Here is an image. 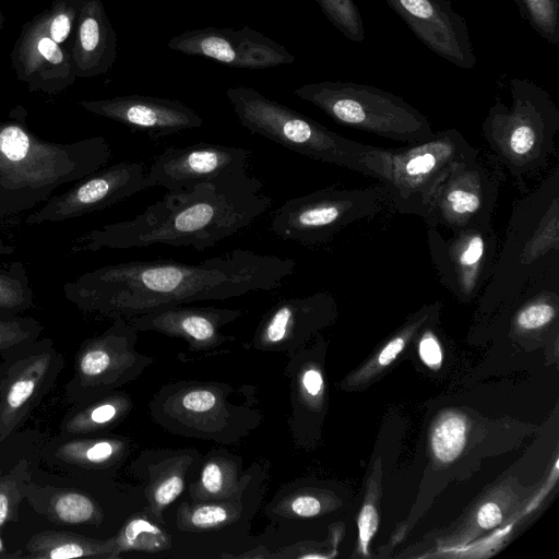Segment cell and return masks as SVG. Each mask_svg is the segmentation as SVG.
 Returning <instances> with one entry per match:
<instances>
[{"label":"cell","instance_id":"5b68a950","mask_svg":"<svg viewBox=\"0 0 559 559\" xmlns=\"http://www.w3.org/2000/svg\"><path fill=\"white\" fill-rule=\"evenodd\" d=\"M510 105L497 99L481 124L490 151L519 183L542 173L555 154L559 108L528 79L509 81Z\"/></svg>","mask_w":559,"mask_h":559},{"label":"cell","instance_id":"277c9868","mask_svg":"<svg viewBox=\"0 0 559 559\" xmlns=\"http://www.w3.org/2000/svg\"><path fill=\"white\" fill-rule=\"evenodd\" d=\"M543 288L559 289L558 168L513 205L483 300H516Z\"/></svg>","mask_w":559,"mask_h":559},{"label":"cell","instance_id":"d4e9b609","mask_svg":"<svg viewBox=\"0 0 559 559\" xmlns=\"http://www.w3.org/2000/svg\"><path fill=\"white\" fill-rule=\"evenodd\" d=\"M124 402L120 396L94 400L69 411L60 430L64 436H78L104 429L121 414Z\"/></svg>","mask_w":559,"mask_h":559},{"label":"cell","instance_id":"cb8c5ba5","mask_svg":"<svg viewBox=\"0 0 559 559\" xmlns=\"http://www.w3.org/2000/svg\"><path fill=\"white\" fill-rule=\"evenodd\" d=\"M35 495L27 490L26 497L39 513L58 525L95 523L100 516L95 501L84 492L72 488L43 489Z\"/></svg>","mask_w":559,"mask_h":559},{"label":"cell","instance_id":"484cf974","mask_svg":"<svg viewBox=\"0 0 559 559\" xmlns=\"http://www.w3.org/2000/svg\"><path fill=\"white\" fill-rule=\"evenodd\" d=\"M34 292L21 261L0 266V316H15L34 308Z\"/></svg>","mask_w":559,"mask_h":559},{"label":"cell","instance_id":"ee69618b","mask_svg":"<svg viewBox=\"0 0 559 559\" xmlns=\"http://www.w3.org/2000/svg\"><path fill=\"white\" fill-rule=\"evenodd\" d=\"M302 384L310 395H318L322 390V377L319 371L309 369L302 377Z\"/></svg>","mask_w":559,"mask_h":559},{"label":"cell","instance_id":"ac0fdd59","mask_svg":"<svg viewBox=\"0 0 559 559\" xmlns=\"http://www.w3.org/2000/svg\"><path fill=\"white\" fill-rule=\"evenodd\" d=\"M10 60L16 79L29 92L55 95L76 80L70 50L50 38L44 11L23 24Z\"/></svg>","mask_w":559,"mask_h":559},{"label":"cell","instance_id":"44dd1931","mask_svg":"<svg viewBox=\"0 0 559 559\" xmlns=\"http://www.w3.org/2000/svg\"><path fill=\"white\" fill-rule=\"evenodd\" d=\"M240 313L234 309L168 305L130 318V325L183 336L199 346H206L218 343L222 340L218 329Z\"/></svg>","mask_w":559,"mask_h":559},{"label":"cell","instance_id":"b9f144b4","mask_svg":"<svg viewBox=\"0 0 559 559\" xmlns=\"http://www.w3.org/2000/svg\"><path fill=\"white\" fill-rule=\"evenodd\" d=\"M477 521L478 524L486 530L499 525L502 521L500 508L492 502L485 503L478 511Z\"/></svg>","mask_w":559,"mask_h":559},{"label":"cell","instance_id":"ffe728a7","mask_svg":"<svg viewBox=\"0 0 559 559\" xmlns=\"http://www.w3.org/2000/svg\"><path fill=\"white\" fill-rule=\"evenodd\" d=\"M79 1V16L70 48L76 79L107 74L117 59V34L102 0Z\"/></svg>","mask_w":559,"mask_h":559},{"label":"cell","instance_id":"4fadbf2b","mask_svg":"<svg viewBox=\"0 0 559 559\" xmlns=\"http://www.w3.org/2000/svg\"><path fill=\"white\" fill-rule=\"evenodd\" d=\"M146 170L140 162H120L103 167L75 182L67 191L51 197L29 214L27 225L58 223L107 209L145 190Z\"/></svg>","mask_w":559,"mask_h":559},{"label":"cell","instance_id":"83f0119b","mask_svg":"<svg viewBox=\"0 0 559 559\" xmlns=\"http://www.w3.org/2000/svg\"><path fill=\"white\" fill-rule=\"evenodd\" d=\"M466 439V420L456 413L443 414L431 431L435 456L443 462L454 461L462 452Z\"/></svg>","mask_w":559,"mask_h":559},{"label":"cell","instance_id":"7bdbcfd3","mask_svg":"<svg viewBox=\"0 0 559 559\" xmlns=\"http://www.w3.org/2000/svg\"><path fill=\"white\" fill-rule=\"evenodd\" d=\"M405 345V336H396L392 338L381 350L378 361L381 366L390 365L396 356L403 350Z\"/></svg>","mask_w":559,"mask_h":559},{"label":"cell","instance_id":"d6a6232c","mask_svg":"<svg viewBox=\"0 0 559 559\" xmlns=\"http://www.w3.org/2000/svg\"><path fill=\"white\" fill-rule=\"evenodd\" d=\"M116 548L121 550H158L166 543V537L157 526L142 519L130 521L114 538Z\"/></svg>","mask_w":559,"mask_h":559},{"label":"cell","instance_id":"7c38bea8","mask_svg":"<svg viewBox=\"0 0 559 559\" xmlns=\"http://www.w3.org/2000/svg\"><path fill=\"white\" fill-rule=\"evenodd\" d=\"M498 179L473 156L449 170L433 193L424 221L450 231L491 225L498 198Z\"/></svg>","mask_w":559,"mask_h":559},{"label":"cell","instance_id":"30bf717a","mask_svg":"<svg viewBox=\"0 0 559 559\" xmlns=\"http://www.w3.org/2000/svg\"><path fill=\"white\" fill-rule=\"evenodd\" d=\"M0 444L26 423L52 390L64 357L49 337L0 356Z\"/></svg>","mask_w":559,"mask_h":559},{"label":"cell","instance_id":"4dcf8cb0","mask_svg":"<svg viewBox=\"0 0 559 559\" xmlns=\"http://www.w3.org/2000/svg\"><path fill=\"white\" fill-rule=\"evenodd\" d=\"M29 487L27 463L21 462L8 473L0 469V527L16 514L20 502Z\"/></svg>","mask_w":559,"mask_h":559},{"label":"cell","instance_id":"603a6c76","mask_svg":"<svg viewBox=\"0 0 559 559\" xmlns=\"http://www.w3.org/2000/svg\"><path fill=\"white\" fill-rule=\"evenodd\" d=\"M25 549L26 557L34 559L111 558L118 552L114 539L97 540L62 531H44L34 534Z\"/></svg>","mask_w":559,"mask_h":559},{"label":"cell","instance_id":"1f68e13d","mask_svg":"<svg viewBox=\"0 0 559 559\" xmlns=\"http://www.w3.org/2000/svg\"><path fill=\"white\" fill-rule=\"evenodd\" d=\"M43 331L44 325L35 318L0 316V356L32 344Z\"/></svg>","mask_w":559,"mask_h":559},{"label":"cell","instance_id":"52a82bcc","mask_svg":"<svg viewBox=\"0 0 559 559\" xmlns=\"http://www.w3.org/2000/svg\"><path fill=\"white\" fill-rule=\"evenodd\" d=\"M225 94L248 131L314 160L359 173L361 158L372 146L346 139L253 87L230 86Z\"/></svg>","mask_w":559,"mask_h":559},{"label":"cell","instance_id":"f1b7e54d","mask_svg":"<svg viewBox=\"0 0 559 559\" xmlns=\"http://www.w3.org/2000/svg\"><path fill=\"white\" fill-rule=\"evenodd\" d=\"M522 17L548 43L559 46V0H515Z\"/></svg>","mask_w":559,"mask_h":559},{"label":"cell","instance_id":"2e32d148","mask_svg":"<svg viewBox=\"0 0 559 559\" xmlns=\"http://www.w3.org/2000/svg\"><path fill=\"white\" fill-rule=\"evenodd\" d=\"M133 336L124 319L100 335L85 340L74 357L73 376L66 384V395L75 405L100 397L118 385L128 365L129 344Z\"/></svg>","mask_w":559,"mask_h":559},{"label":"cell","instance_id":"bcb514c9","mask_svg":"<svg viewBox=\"0 0 559 559\" xmlns=\"http://www.w3.org/2000/svg\"><path fill=\"white\" fill-rule=\"evenodd\" d=\"M14 557H22V555L20 552H16V554H8L4 546H3V542L2 539L0 538V558H14Z\"/></svg>","mask_w":559,"mask_h":559},{"label":"cell","instance_id":"7dc6e473","mask_svg":"<svg viewBox=\"0 0 559 559\" xmlns=\"http://www.w3.org/2000/svg\"><path fill=\"white\" fill-rule=\"evenodd\" d=\"M4 21H5V16L3 15L2 12H0V32L3 28Z\"/></svg>","mask_w":559,"mask_h":559},{"label":"cell","instance_id":"9a60e30c","mask_svg":"<svg viewBox=\"0 0 559 559\" xmlns=\"http://www.w3.org/2000/svg\"><path fill=\"white\" fill-rule=\"evenodd\" d=\"M249 157L250 151L246 148L215 143L170 146L146 170L144 187L182 191L203 182L245 175Z\"/></svg>","mask_w":559,"mask_h":559},{"label":"cell","instance_id":"5bb4252c","mask_svg":"<svg viewBox=\"0 0 559 559\" xmlns=\"http://www.w3.org/2000/svg\"><path fill=\"white\" fill-rule=\"evenodd\" d=\"M167 47L237 69L263 70L295 60L284 46L249 26L238 31L214 26L187 31L174 36Z\"/></svg>","mask_w":559,"mask_h":559},{"label":"cell","instance_id":"60d3db41","mask_svg":"<svg viewBox=\"0 0 559 559\" xmlns=\"http://www.w3.org/2000/svg\"><path fill=\"white\" fill-rule=\"evenodd\" d=\"M290 509L298 516L309 518L321 511V504L314 497L300 496L292 501Z\"/></svg>","mask_w":559,"mask_h":559},{"label":"cell","instance_id":"d590c367","mask_svg":"<svg viewBox=\"0 0 559 559\" xmlns=\"http://www.w3.org/2000/svg\"><path fill=\"white\" fill-rule=\"evenodd\" d=\"M228 484L229 474L226 473V469L221 463L212 461L203 467L201 486L206 493L211 496L223 495Z\"/></svg>","mask_w":559,"mask_h":559},{"label":"cell","instance_id":"836d02e7","mask_svg":"<svg viewBox=\"0 0 559 559\" xmlns=\"http://www.w3.org/2000/svg\"><path fill=\"white\" fill-rule=\"evenodd\" d=\"M79 9V0H53L52 4L44 10L46 29L53 41L63 45L71 35H74Z\"/></svg>","mask_w":559,"mask_h":559},{"label":"cell","instance_id":"ab89813d","mask_svg":"<svg viewBox=\"0 0 559 559\" xmlns=\"http://www.w3.org/2000/svg\"><path fill=\"white\" fill-rule=\"evenodd\" d=\"M182 404L192 412H206L216 405V396L206 390H195L185 395Z\"/></svg>","mask_w":559,"mask_h":559},{"label":"cell","instance_id":"d6986e66","mask_svg":"<svg viewBox=\"0 0 559 559\" xmlns=\"http://www.w3.org/2000/svg\"><path fill=\"white\" fill-rule=\"evenodd\" d=\"M86 111L159 139L199 128L203 119L183 103L147 95L115 96L97 100H80Z\"/></svg>","mask_w":559,"mask_h":559},{"label":"cell","instance_id":"9c48e42d","mask_svg":"<svg viewBox=\"0 0 559 559\" xmlns=\"http://www.w3.org/2000/svg\"><path fill=\"white\" fill-rule=\"evenodd\" d=\"M389 204L382 185L345 188L329 186L292 198L272 215L271 231L306 247L329 242L345 227L376 217Z\"/></svg>","mask_w":559,"mask_h":559},{"label":"cell","instance_id":"f546056e","mask_svg":"<svg viewBox=\"0 0 559 559\" xmlns=\"http://www.w3.org/2000/svg\"><path fill=\"white\" fill-rule=\"evenodd\" d=\"M325 17L347 39L355 43L365 40V29L355 0H314Z\"/></svg>","mask_w":559,"mask_h":559},{"label":"cell","instance_id":"f35d334b","mask_svg":"<svg viewBox=\"0 0 559 559\" xmlns=\"http://www.w3.org/2000/svg\"><path fill=\"white\" fill-rule=\"evenodd\" d=\"M419 356L430 368L438 369L442 361V350L438 340L430 332L423 335L419 342Z\"/></svg>","mask_w":559,"mask_h":559},{"label":"cell","instance_id":"e0dca14e","mask_svg":"<svg viewBox=\"0 0 559 559\" xmlns=\"http://www.w3.org/2000/svg\"><path fill=\"white\" fill-rule=\"evenodd\" d=\"M413 34L452 64L472 70L477 61L464 17L450 0H384Z\"/></svg>","mask_w":559,"mask_h":559},{"label":"cell","instance_id":"ba28073f","mask_svg":"<svg viewBox=\"0 0 559 559\" xmlns=\"http://www.w3.org/2000/svg\"><path fill=\"white\" fill-rule=\"evenodd\" d=\"M336 123L381 138L412 143L433 134L426 116L400 96L376 86L324 81L294 90Z\"/></svg>","mask_w":559,"mask_h":559},{"label":"cell","instance_id":"7402d4cb","mask_svg":"<svg viewBox=\"0 0 559 559\" xmlns=\"http://www.w3.org/2000/svg\"><path fill=\"white\" fill-rule=\"evenodd\" d=\"M334 309L333 297L319 292L302 298L283 299L266 313L258 332L260 343L273 346L288 342Z\"/></svg>","mask_w":559,"mask_h":559},{"label":"cell","instance_id":"e575fe53","mask_svg":"<svg viewBox=\"0 0 559 559\" xmlns=\"http://www.w3.org/2000/svg\"><path fill=\"white\" fill-rule=\"evenodd\" d=\"M228 510L223 506L206 504L193 508L188 515L189 525L197 528H210L227 522Z\"/></svg>","mask_w":559,"mask_h":559},{"label":"cell","instance_id":"8d00e7d4","mask_svg":"<svg viewBox=\"0 0 559 559\" xmlns=\"http://www.w3.org/2000/svg\"><path fill=\"white\" fill-rule=\"evenodd\" d=\"M183 480L179 475H171L160 481L153 491L155 506L163 508L173 502L182 491Z\"/></svg>","mask_w":559,"mask_h":559},{"label":"cell","instance_id":"7a4b0ae2","mask_svg":"<svg viewBox=\"0 0 559 559\" xmlns=\"http://www.w3.org/2000/svg\"><path fill=\"white\" fill-rule=\"evenodd\" d=\"M262 181L245 175L168 191L135 217L92 229L71 252L164 243L203 251L252 225L271 206Z\"/></svg>","mask_w":559,"mask_h":559},{"label":"cell","instance_id":"6da1fadb","mask_svg":"<svg viewBox=\"0 0 559 559\" xmlns=\"http://www.w3.org/2000/svg\"><path fill=\"white\" fill-rule=\"evenodd\" d=\"M293 258L233 249L199 263L130 261L85 272L63 285L80 310L130 319L168 305L224 300L281 286L293 275Z\"/></svg>","mask_w":559,"mask_h":559},{"label":"cell","instance_id":"8992f818","mask_svg":"<svg viewBox=\"0 0 559 559\" xmlns=\"http://www.w3.org/2000/svg\"><path fill=\"white\" fill-rule=\"evenodd\" d=\"M477 155L461 132L445 129L401 147L371 146L361 158L359 173L380 181L396 211L424 219L452 166Z\"/></svg>","mask_w":559,"mask_h":559},{"label":"cell","instance_id":"4316f807","mask_svg":"<svg viewBox=\"0 0 559 559\" xmlns=\"http://www.w3.org/2000/svg\"><path fill=\"white\" fill-rule=\"evenodd\" d=\"M120 443L107 439H73L56 448L55 456L61 462L92 468L111 462Z\"/></svg>","mask_w":559,"mask_h":559},{"label":"cell","instance_id":"74e56055","mask_svg":"<svg viewBox=\"0 0 559 559\" xmlns=\"http://www.w3.org/2000/svg\"><path fill=\"white\" fill-rule=\"evenodd\" d=\"M378 528V513L373 506L365 504L358 518L359 540L361 550L368 554V544Z\"/></svg>","mask_w":559,"mask_h":559},{"label":"cell","instance_id":"8fae6325","mask_svg":"<svg viewBox=\"0 0 559 559\" xmlns=\"http://www.w3.org/2000/svg\"><path fill=\"white\" fill-rule=\"evenodd\" d=\"M444 237L429 227L427 243L439 281L463 301L473 299L486 285L497 253L498 240L491 225L450 231Z\"/></svg>","mask_w":559,"mask_h":559},{"label":"cell","instance_id":"3957f363","mask_svg":"<svg viewBox=\"0 0 559 559\" xmlns=\"http://www.w3.org/2000/svg\"><path fill=\"white\" fill-rule=\"evenodd\" d=\"M27 115L16 105L0 119V222L48 201L60 187L96 173L111 157L104 136L47 141L31 130Z\"/></svg>","mask_w":559,"mask_h":559},{"label":"cell","instance_id":"f6af8a7d","mask_svg":"<svg viewBox=\"0 0 559 559\" xmlns=\"http://www.w3.org/2000/svg\"><path fill=\"white\" fill-rule=\"evenodd\" d=\"M14 252V247L4 243L3 239L0 237V266L4 257L10 255Z\"/></svg>","mask_w":559,"mask_h":559}]
</instances>
